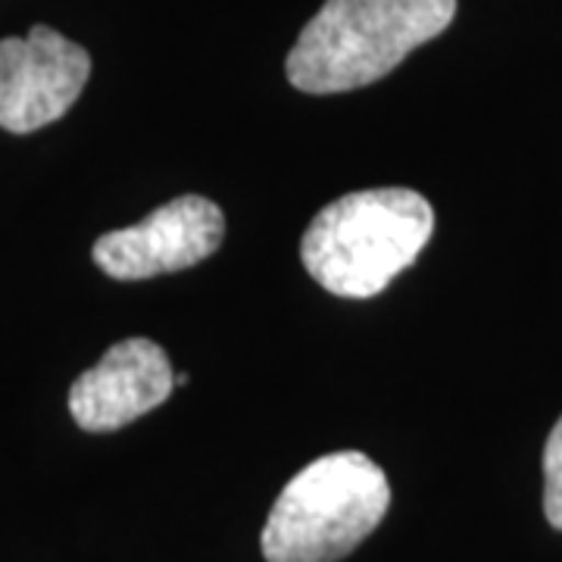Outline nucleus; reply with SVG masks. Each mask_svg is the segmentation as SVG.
<instances>
[{
  "mask_svg": "<svg viewBox=\"0 0 562 562\" xmlns=\"http://www.w3.org/2000/svg\"><path fill=\"white\" fill-rule=\"evenodd\" d=\"M457 0H325L288 54V81L306 94H341L394 72L438 38Z\"/></svg>",
  "mask_w": 562,
  "mask_h": 562,
  "instance_id": "nucleus-1",
  "label": "nucleus"
},
{
  "mask_svg": "<svg viewBox=\"0 0 562 562\" xmlns=\"http://www.w3.org/2000/svg\"><path fill=\"white\" fill-rule=\"evenodd\" d=\"M435 232V210L413 188H369L322 206L301 241L306 272L338 297H375L409 269Z\"/></svg>",
  "mask_w": 562,
  "mask_h": 562,
  "instance_id": "nucleus-2",
  "label": "nucleus"
},
{
  "mask_svg": "<svg viewBox=\"0 0 562 562\" xmlns=\"http://www.w3.org/2000/svg\"><path fill=\"white\" fill-rule=\"evenodd\" d=\"M391 506V484L360 450L313 460L272 506L262 528L266 562H338L353 553Z\"/></svg>",
  "mask_w": 562,
  "mask_h": 562,
  "instance_id": "nucleus-3",
  "label": "nucleus"
},
{
  "mask_svg": "<svg viewBox=\"0 0 562 562\" xmlns=\"http://www.w3.org/2000/svg\"><path fill=\"white\" fill-rule=\"evenodd\" d=\"M91 76L88 50L35 25L25 38L0 41V128L32 135L63 120Z\"/></svg>",
  "mask_w": 562,
  "mask_h": 562,
  "instance_id": "nucleus-4",
  "label": "nucleus"
},
{
  "mask_svg": "<svg viewBox=\"0 0 562 562\" xmlns=\"http://www.w3.org/2000/svg\"><path fill=\"white\" fill-rule=\"evenodd\" d=\"M225 238V216L201 194L162 203L132 228L106 232L94 244V262L110 279L140 281L191 269L213 257Z\"/></svg>",
  "mask_w": 562,
  "mask_h": 562,
  "instance_id": "nucleus-5",
  "label": "nucleus"
},
{
  "mask_svg": "<svg viewBox=\"0 0 562 562\" xmlns=\"http://www.w3.org/2000/svg\"><path fill=\"white\" fill-rule=\"evenodd\" d=\"M176 387L172 362L150 338L113 344L98 366L69 387V413L85 431H116L157 409Z\"/></svg>",
  "mask_w": 562,
  "mask_h": 562,
  "instance_id": "nucleus-6",
  "label": "nucleus"
},
{
  "mask_svg": "<svg viewBox=\"0 0 562 562\" xmlns=\"http://www.w3.org/2000/svg\"><path fill=\"white\" fill-rule=\"evenodd\" d=\"M543 516L562 531V416L543 447Z\"/></svg>",
  "mask_w": 562,
  "mask_h": 562,
  "instance_id": "nucleus-7",
  "label": "nucleus"
}]
</instances>
